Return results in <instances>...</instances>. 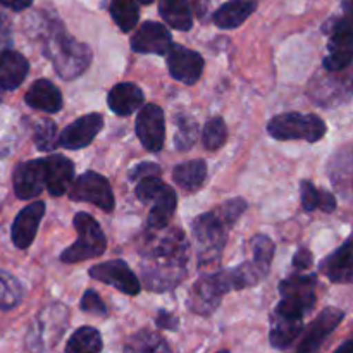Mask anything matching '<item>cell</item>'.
I'll return each mask as SVG.
<instances>
[{
  "label": "cell",
  "instance_id": "cell-1",
  "mask_svg": "<svg viewBox=\"0 0 353 353\" xmlns=\"http://www.w3.org/2000/svg\"><path fill=\"white\" fill-rule=\"evenodd\" d=\"M141 247V276L152 292H168L185 279L190 247L185 233L176 228L150 230Z\"/></svg>",
  "mask_w": 353,
  "mask_h": 353
},
{
  "label": "cell",
  "instance_id": "cell-2",
  "mask_svg": "<svg viewBox=\"0 0 353 353\" xmlns=\"http://www.w3.org/2000/svg\"><path fill=\"white\" fill-rule=\"evenodd\" d=\"M247 209V202L241 199L228 200L216 210L202 214L192 224L193 238L199 252V265H212L221 259L226 245L228 230L236 223L238 217Z\"/></svg>",
  "mask_w": 353,
  "mask_h": 353
},
{
  "label": "cell",
  "instance_id": "cell-3",
  "mask_svg": "<svg viewBox=\"0 0 353 353\" xmlns=\"http://www.w3.org/2000/svg\"><path fill=\"white\" fill-rule=\"evenodd\" d=\"M316 305V296L286 295L271 317L269 340L276 350H286L303 330V317Z\"/></svg>",
  "mask_w": 353,
  "mask_h": 353
},
{
  "label": "cell",
  "instance_id": "cell-4",
  "mask_svg": "<svg viewBox=\"0 0 353 353\" xmlns=\"http://www.w3.org/2000/svg\"><path fill=\"white\" fill-rule=\"evenodd\" d=\"M45 54L50 57L57 74L64 79L78 78L92 62L90 48L62 30L54 31V34L48 38L45 45Z\"/></svg>",
  "mask_w": 353,
  "mask_h": 353
},
{
  "label": "cell",
  "instance_id": "cell-5",
  "mask_svg": "<svg viewBox=\"0 0 353 353\" xmlns=\"http://www.w3.org/2000/svg\"><path fill=\"white\" fill-rule=\"evenodd\" d=\"M268 131L276 140H303L316 143L323 140L327 126L316 114L285 112L269 121Z\"/></svg>",
  "mask_w": 353,
  "mask_h": 353
},
{
  "label": "cell",
  "instance_id": "cell-6",
  "mask_svg": "<svg viewBox=\"0 0 353 353\" xmlns=\"http://www.w3.org/2000/svg\"><path fill=\"white\" fill-rule=\"evenodd\" d=\"M72 224L78 231V240L62 252L61 261L68 262V264H76V262L100 257L107 247V238L100 224L88 212L76 214Z\"/></svg>",
  "mask_w": 353,
  "mask_h": 353
},
{
  "label": "cell",
  "instance_id": "cell-7",
  "mask_svg": "<svg viewBox=\"0 0 353 353\" xmlns=\"http://www.w3.org/2000/svg\"><path fill=\"white\" fill-rule=\"evenodd\" d=\"M231 290H233V285H231L228 269L217 271L214 274L200 276L190 292L188 309L200 316H210L221 305L223 296Z\"/></svg>",
  "mask_w": 353,
  "mask_h": 353
},
{
  "label": "cell",
  "instance_id": "cell-8",
  "mask_svg": "<svg viewBox=\"0 0 353 353\" xmlns=\"http://www.w3.org/2000/svg\"><path fill=\"white\" fill-rule=\"evenodd\" d=\"M326 31L330 33L327 50L323 65L330 72H340L353 62V23L345 17H336L327 23Z\"/></svg>",
  "mask_w": 353,
  "mask_h": 353
},
{
  "label": "cell",
  "instance_id": "cell-9",
  "mask_svg": "<svg viewBox=\"0 0 353 353\" xmlns=\"http://www.w3.org/2000/svg\"><path fill=\"white\" fill-rule=\"evenodd\" d=\"M69 199L74 202L93 203L105 212H110L114 209V193L109 181L102 174L93 171L76 178L71 186V192H69Z\"/></svg>",
  "mask_w": 353,
  "mask_h": 353
},
{
  "label": "cell",
  "instance_id": "cell-10",
  "mask_svg": "<svg viewBox=\"0 0 353 353\" xmlns=\"http://www.w3.org/2000/svg\"><path fill=\"white\" fill-rule=\"evenodd\" d=\"M90 278L97 279V281L103 283V285L114 286L119 290L124 295H138L140 293V281L131 271L130 265L121 259L116 261L102 262V264H95L90 268Z\"/></svg>",
  "mask_w": 353,
  "mask_h": 353
},
{
  "label": "cell",
  "instance_id": "cell-11",
  "mask_svg": "<svg viewBox=\"0 0 353 353\" xmlns=\"http://www.w3.org/2000/svg\"><path fill=\"white\" fill-rule=\"evenodd\" d=\"M164 110L157 103H148L140 109L134 124L137 137L148 152H159L164 147L165 138Z\"/></svg>",
  "mask_w": 353,
  "mask_h": 353
},
{
  "label": "cell",
  "instance_id": "cell-12",
  "mask_svg": "<svg viewBox=\"0 0 353 353\" xmlns=\"http://www.w3.org/2000/svg\"><path fill=\"white\" fill-rule=\"evenodd\" d=\"M343 319V310L336 309V307L324 309L316 317V321H312L310 326L307 327L305 334H303L302 341H300L299 348H296V353H316L321 348V345L324 343V340L340 326Z\"/></svg>",
  "mask_w": 353,
  "mask_h": 353
},
{
  "label": "cell",
  "instance_id": "cell-13",
  "mask_svg": "<svg viewBox=\"0 0 353 353\" xmlns=\"http://www.w3.org/2000/svg\"><path fill=\"white\" fill-rule=\"evenodd\" d=\"M168 68L172 78L185 85H193L203 72V57L183 45H172L168 52Z\"/></svg>",
  "mask_w": 353,
  "mask_h": 353
},
{
  "label": "cell",
  "instance_id": "cell-14",
  "mask_svg": "<svg viewBox=\"0 0 353 353\" xmlns=\"http://www.w3.org/2000/svg\"><path fill=\"white\" fill-rule=\"evenodd\" d=\"M172 47V38L168 28L161 23L147 21L131 38V48L140 54L168 55Z\"/></svg>",
  "mask_w": 353,
  "mask_h": 353
},
{
  "label": "cell",
  "instance_id": "cell-15",
  "mask_svg": "<svg viewBox=\"0 0 353 353\" xmlns=\"http://www.w3.org/2000/svg\"><path fill=\"white\" fill-rule=\"evenodd\" d=\"M102 128L103 117L100 114H86V116L79 117L74 123L69 124L59 134V147H64L68 150H79V148L88 147Z\"/></svg>",
  "mask_w": 353,
  "mask_h": 353
},
{
  "label": "cell",
  "instance_id": "cell-16",
  "mask_svg": "<svg viewBox=\"0 0 353 353\" xmlns=\"http://www.w3.org/2000/svg\"><path fill=\"white\" fill-rule=\"evenodd\" d=\"M47 186L43 161L23 162L14 171V192L17 199L30 200L38 196Z\"/></svg>",
  "mask_w": 353,
  "mask_h": 353
},
{
  "label": "cell",
  "instance_id": "cell-17",
  "mask_svg": "<svg viewBox=\"0 0 353 353\" xmlns=\"http://www.w3.org/2000/svg\"><path fill=\"white\" fill-rule=\"evenodd\" d=\"M321 272L336 285L353 283V236L345 241L338 250L327 255L319 265Z\"/></svg>",
  "mask_w": 353,
  "mask_h": 353
},
{
  "label": "cell",
  "instance_id": "cell-18",
  "mask_svg": "<svg viewBox=\"0 0 353 353\" xmlns=\"http://www.w3.org/2000/svg\"><path fill=\"white\" fill-rule=\"evenodd\" d=\"M43 214V202H33L31 205L24 207V209L17 214L16 221H14L12 224V241L17 248L24 250V248H28L33 243Z\"/></svg>",
  "mask_w": 353,
  "mask_h": 353
},
{
  "label": "cell",
  "instance_id": "cell-19",
  "mask_svg": "<svg viewBox=\"0 0 353 353\" xmlns=\"http://www.w3.org/2000/svg\"><path fill=\"white\" fill-rule=\"evenodd\" d=\"M45 176H47V190L50 195L62 196L69 190L74 179V164L64 155H50L43 159Z\"/></svg>",
  "mask_w": 353,
  "mask_h": 353
},
{
  "label": "cell",
  "instance_id": "cell-20",
  "mask_svg": "<svg viewBox=\"0 0 353 353\" xmlns=\"http://www.w3.org/2000/svg\"><path fill=\"white\" fill-rule=\"evenodd\" d=\"M26 103L37 110H43V112H59L62 109V95L61 90L50 83L48 79H38L31 85L28 90L26 97H24Z\"/></svg>",
  "mask_w": 353,
  "mask_h": 353
},
{
  "label": "cell",
  "instance_id": "cell-21",
  "mask_svg": "<svg viewBox=\"0 0 353 353\" xmlns=\"http://www.w3.org/2000/svg\"><path fill=\"white\" fill-rule=\"evenodd\" d=\"M107 103L117 116H130L143 105V92L134 83H119L109 92Z\"/></svg>",
  "mask_w": 353,
  "mask_h": 353
},
{
  "label": "cell",
  "instance_id": "cell-22",
  "mask_svg": "<svg viewBox=\"0 0 353 353\" xmlns=\"http://www.w3.org/2000/svg\"><path fill=\"white\" fill-rule=\"evenodd\" d=\"M30 64L19 52L6 50L0 54V88L16 90L26 78Z\"/></svg>",
  "mask_w": 353,
  "mask_h": 353
},
{
  "label": "cell",
  "instance_id": "cell-23",
  "mask_svg": "<svg viewBox=\"0 0 353 353\" xmlns=\"http://www.w3.org/2000/svg\"><path fill=\"white\" fill-rule=\"evenodd\" d=\"M257 9L255 0H230L214 14V23L223 30H233L243 24Z\"/></svg>",
  "mask_w": 353,
  "mask_h": 353
},
{
  "label": "cell",
  "instance_id": "cell-24",
  "mask_svg": "<svg viewBox=\"0 0 353 353\" xmlns=\"http://www.w3.org/2000/svg\"><path fill=\"white\" fill-rule=\"evenodd\" d=\"M207 178V164L202 159H195V161L183 162V164L176 165L172 171V179L179 188L186 190V192H195L200 186L205 183Z\"/></svg>",
  "mask_w": 353,
  "mask_h": 353
},
{
  "label": "cell",
  "instance_id": "cell-25",
  "mask_svg": "<svg viewBox=\"0 0 353 353\" xmlns=\"http://www.w3.org/2000/svg\"><path fill=\"white\" fill-rule=\"evenodd\" d=\"M176 203H178L176 193L172 192L171 186L165 185L164 190L157 195V199L154 200V205L148 212V228L154 231L164 230L172 214H174Z\"/></svg>",
  "mask_w": 353,
  "mask_h": 353
},
{
  "label": "cell",
  "instance_id": "cell-26",
  "mask_svg": "<svg viewBox=\"0 0 353 353\" xmlns=\"http://www.w3.org/2000/svg\"><path fill=\"white\" fill-rule=\"evenodd\" d=\"M159 12L162 19L171 28L179 31H188L193 26L192 7L186 0H161L159 2Z\"/></svg>",
  "mask_w": 353,
  "mask_h": 353
},
{
  "label": "cell",
  "instance_id": "cell-27",
  "mask_svg": "<svg viewBox=\"0 0 353 353\" xmlns=\"http://www.w3.org/2000/svg\"><path fill=\"white\" fill-rule=\"evenodd\" d=\"M123 353H172L168 341L154 331L141 330L128 340Z\"/></svg>",
  "mask_w": 353,
  "mask_h": 353
},
{
  "label": "cell",
  "instance_id": "cell-28",
  "mask_svg": "<svg viewBox=\"0 0 353 353\" xmlns=\"http://www.w3.org/2000/svg\"><path fill=\"white\" fill-rule=\"evenodd\" d=\"M102 352V336L92 326H83L74 331L65 345L64 353H100Z\"/></svg>",
  "mask_w": 353,
  "mask_h": 353
},
{
  "label": "cell",
  "instance_id": "cell-29",
  "mask_svg": "<svg viewBox=\"0 0 353 353\" xmlns=\"http://www.w3.org/2000/svg\"><path fill=\"white\" fill-rule=\"evenodd\" d=\"M248 247H250L252 255L250 262L262 272V274L268 276L276 250L272 240L269 236H265V234H255V236L248 241Z\"/></svg>",
  "mask_w": 353,
  "mask_h": 353
},
{
  "label": "cell",
  "instance_id": "cell-30",
  "mask_svg": "<svg viewBox=\"0 0 353 353\" xmlns=\"http://www.w3.org/2000/svg\"><path fill=\"white\" fill-rule=\"evenodd\" d=\"M110 14H112V19L116 21L119 30H123L124 33L133 30L138 23V17H140L137 0H112L110 2Z\"/></svg>",
  "mask_w": 353,
  "mask_h": 353
},
{
  "label": "cell",
  "instance_id": "cell-31",
  "mask_svg": "<svg viewBox=\"0 0 353 353\" xmlns=\"http://www.w3.org/2000/svg\"><path fill=\"white\" fill-rule=\"evenodd\" d=\"M176 137H174V145L178 150L186 152L196 143L199 140V124L193 117L185 116V114H179L176 116Z\"/></svg>",
  "mask_w": 353,
  "mask_h": 353
},
{
  "label": "cell",
  "instance_id": "cell-32",
  "mask_svg": "<svg viewBox=\"0 0 353 353\" xmlns=\"http://www.w3.org/2000/svg\"><path fill=\"white\" fill-rule=\"evenodd\" d=\"M23 286L9 272H0V310H10L23 300Z\"/></svg>",
  "mask_w": 353,
  "mask_h": 353
},
{
  "label": "cell",
  "instance_id": "cell-33",
  "mask_svg": "<svg viewBox=\"0 0 353 353\" xmlns=\"http://www.w3.org/2000/svg\"><path fill=\"white\" fill-rule=\"evenodd\" d=\"M228 138V128L221 117H214L205 124L202 133V143L207 150H219Z\"/></svg>",
  "mask_w": 353,
  "mask_h": 353
},
{
  "label": "cell",
  "instance_id": "cell-34",
  "mask_svg": "<svg viewBox=\"0 0 353 353\" xmlns=\"http://www.w3.org/2000/svg\"><path fill=\"white\" fill-rule=\"evenodd\" d=\"M34 145H37L38 150L43 152H50L57 147V128H55V124L52 123V121H40V124H38L37 130H34Z\"/></svg>",
  "mask_w": 353,
  "mask_h": 353
},
{
  "label": "cell",
  "instance_id": "cell-35",
  "mask_svg": "<svg viewBox=\"0 0 353 353\" xmlns=\"http://www.w3.org/2000/svg\"><path fill=\"white\" fill-rule=\"evenodd\" d=\"M164 183L157 176H147L137 183V196L141 202H154L159 193L164 190Z\"/></svg>",
  "mask_w": 353,
  "mask_h": 353
},
{
  "label": "cell",
  "instance_id": "cell-36",
  "mask_svg": "<svg viewBox=\"0 0 353 353\" xmlns=\"http://www.w3.org/2000/svg\"><path fill=\"white\" fill-rule=\"evenodd\" d=\"M319 195L321 190H317L310 181L300 183V199H302L303 210L312 212V210L319 209Z\"/></svg>",
  "mask_w": 353,
  "mask_h": 353
},
{
  "label": "cell",
  "instance_id": "cell-37",
  "mask_svg": "<svg viewBox=\"0 0 353 353\" xmlns=\"http://www.w3.org/2000/svg\"><path fill=\"white\" fill-rule=\"evenodd\" d=\"M79 309H81L83 312L100 314V316L107 314L105 303L102 302V299H100L99 293L93 292V290H86L85 295H83V299H81V302H79Z\"/></svg>",
  "mask_w": 353,
  "mask_h": 353
},
{
  "label": "cell",
  "instance_id": "cell-38",
  "mask_svg": "<svg viewBox=\"0 0 353 353\" xmlns=\"http://www.w3.org/2000/svg\"><path fill=\"white\" fill-rule=\"evenodd\" d=\"M157 174H161V168H159L157 164H154V162H143V164L137 165V168L130 172V178L133 179V181H140V179L147 178V176Z\"/></svg>",
  "mask_w": 353,
  "mask_h": 353
},
{
  "label": "cell",
  "instance_id": "cell-39",
  "mask_svg": "<svg viewBox=\"0 0 353 353\" xmlns=\"http://www.w3.org/2000/svg\"><path fill=\"white\" fill-rule=\"evenodd\" d=\"M310 265H312V254L307 248H300L293 257V268L303 271V269H309Z\"/></svg>",
  "mask_w": 353,
  "mask_h": 353
},
{
  "label": "cell",
  "instance_id": "cell-40",
  "mask_svg": "<svg viewBox=\"0 0 353 353\" xmlns=\"http://www.w3.org/2000/svg\"><path fill=\"white\" fill-rule=\"evenodd\" d=\"M157 326L161 327V330L176 331V330H178V326H179V321H178V317L172 316V314L161 310V312H159V316H157Z\"/></svg>",
  "mask_w": 353,
  "mask_h": 353
},
{
  "label": "cell",
  "instance_id": "cell-41",
  "mask_svg": "<svg viewBox=\"0 0 353 353\" xmlns=\"http://www.w3.org/2000/svg\"><path fill=\"white\" fill-rule=\"evenodd\" d=\"M10 45V23L6 16L0 14V54L7 50Z\"/></svg>",
  "mask_w": 353,
  "mask_h": 353
},
{
  "label": "cell",
  "instance_id": "cell-42",
  "mask_svg": "<svg viewBox=\"0 0 353 353\" xmlns=\"http://www.w3.org/2000/svg\"><path fill=\"white\" fill-rule=\"evenodd\" d=\"M319 209L324 210V212H333V210L336 209V199H334L333 193L323 192V190H321Z\"/></svg>",
  "mask_w": 353,
  "mask_h": 353
},
{
  "label": "cell",
  "instance_id": "cell-43",
  "mask_svg": "<svg viewBox=\"0 0 353 353\" xmlns=\"http://www.w3.org/2000/svg\"><path fill=\"white\" fill-rule=\"evenodd\" d=\"M210 0H192V10L196 14L199 19H205L207 12H209Z\"/></svg>",
  "mask_w": 353,
  "mask_h": 353
},
{
  "label": "cell",
  "instance_id": "cell-44",
  "mask_svg": "<svg viewBox=\"0 0 353 353\" xmlns=\"http://www.w3.org/2000/svg\"><path fill=\"white\" fill-rule=\"evenodd\" d=\"M31 2H33V0H0V3H2V6L9 7V9H12V10L26 9V7L31 6Z\"/></svg>",
  "mask_w": 353,
  "mask_h": 353
},
{
  "label": "cell",
  "instance_id": "cell-45",
  "mask_svg": "<svg viewBox=\"0 0 353 353\" xmlns=\"http://www.w3.org/2000/svg\"><path fill=\"white\" fill-rule=\"evenodd\" d=\"M343 10H345V16L353 23V0H343Z\"/></svg>",
  "mask_w": 353,
  "mask_h": 353
},
{
  "label": "cell",
  "instance_id": "cell-46",
  "mask_svg": "<svg viewBox=\"0 0 353 353\" xmlns=\"http://www.w3.org/2000/svg\"><path fill=\"white\" fill-rule=\"evenodd\" d=\"M334 353H353V340L345 341L341 347H338L336 350H334Z\"/></svg>",
  "mask_w": 353,
  "mask_h": 353
},
{
  "label": "cell",
  "instance_id": "cell-47",
  "mask_svg": "<svg viewBox=\"0 0 353 353\" xmlns=\"http://www.w3.org/2000/svg\"><path fill=\"white\" fill-rule=\"evenodd\" d=\"M137 2L145 3V6H147V3H152V2H154V0H137Z\"/></svg>",
  "mask_w": 353,
  "mask_h": 353
},
{
  "label": "cell",
  "instance_id": "cell-48",
  "mask_svg": "<svg viewBox=\"0 0 353 353\" xmlns=\"http://www.w3.org/2000/svg\"><path fill=\"white\" fill-rule=\"evenodd\" d=\"M219 353H230V350H223V352H219Z\"/></svg>",
  "mask_w": 353,
  "mask_h": 353
}]
</instances>
